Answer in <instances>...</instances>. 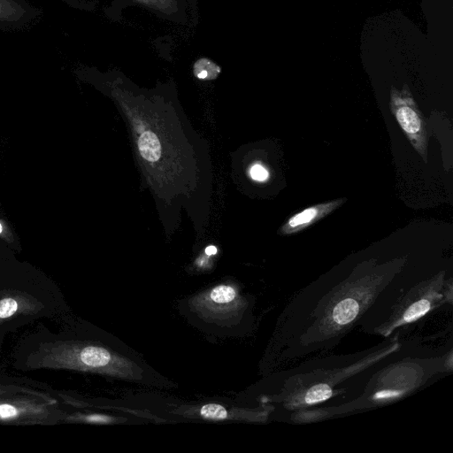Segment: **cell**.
Returning <instances> with one entry per match:
<instances>
[{
  "instance_id": "9c48e42d",
  "label": "cell",
  "mask_w": 453,
  "mask_h": 453,
  "mask_svg": "<svg viewBox=\"0 0 453 453\" xmlns=\"http://www.w3.org/2000/svg\"><path fill=\"white\" fill-rule=\"evenodd\" d=\"M235 297V291L232 287L220 285L212 289L211 298L215 303H225L231 302Z\"/></svg>"
},
{
  "instance_id": "7c38bea8",
  "label": "cell",
  "mask_w": 453,
  "mask_h": 453,
  "mask_svg": "<svg viewBox=\"0 0 453 453\" xmlns=\"http://www.w3.org/2000/svg\"><path fill=\"white\" fill-rule=\"evenodd\" d=\"M0 237L6 242L12 244L14 238L7 226L0 219Z\"/></svg>"
},
{
  "instance_id": "6da1fadb",
  "label": "cell",
  "mask_w": 453,
  "mask_h": 453,
  "mask_svg": "<svg viewBox=\"0 0 453 453\" xmlns=\"http://www.w3.org/2000/svg\"><path fill=\"white\" fill-rule=\"evenodd\" d=\"M66 312L60 288L47 276L27 268L0 269V331L9 334Z\"/></svg>"
},
{
  "instance_id": "4fadbf2b",
  "label": "cell",
  "mask_w": 453,
  "mask_h": 453,
  "mask_svg": "<svg viewBox=\"0 0 453 453\" xmlns=\"http://www.w3.org/2000/svg\"><path fill=\"white\" fill-rule=\"evenodd\" d=\"M205 253L209 256L211 255H215L217 253V249L215 246H208L206 249H205Z\"/></svg>"
},
{
  "instance_id": "30bf717a",
  "label": "cell",
  "mask_w": 453,
  "mask_h": 453,
  "mask_svg": "<svg viewBox=\"0 0 453 453\" xmlns=\"http://www.w3.org/2000/svg\"><path fill=\"white\" fill-rule=\"evenodd\" d=\"M201 415L210 419H224L227 416L226 409L216 403H208L202 407Z\"/></svg>"
},
{
  "instance_id": "8992f818",
  "label": "cell",
  "mask_w": 453,
  "mask_h": 453,
  "mask_svg": "<svg viewBox=\"0 0 453 453\" xmlns=\"http://www.w3.org/2000/svg\"><path fill=\"white\" fill-rule=\"evenodd\" d=\"M346 200L340 198L307 207L288 218L279 229V234L288 235L299 233L335 211Z\"/></svg>"
},
{
  "instance_id": "277c9868",
  "label": "cell",
  "mask_w": 453,
  "mask_h": 453,
  "mask_svg": "<svg viewBox=\"0 0 453 453\" xmlns=\"http://www.w3.org/2000/svg\"><path fill=\"white\" fill-rule=\"evenodd\" d=\"M391 112L409 142L422 159L427 161V131L426 120L407 84L398 89L392 87L389 94Z\"/></svg>"
},
{
  "instance_id": "9a60e30c",
  "label": "cell",
  "mask_w": 453,
  "mask_h": 453,
  "mask_svg": "<svg viewBox=\"0 0 453 453\" xmlns=\"http://www.w3.org/2000/svg\"><path fill=\"white\" fill-rule=\"evenodd\" d=\"M65 1H68V0H65Z\"/></svg>"
},
{
  "instance_id": "3957f363",
  "label": "cell",
  "mask_w": 453,
  "mask_h": 453,
  "mask_svg": "<svg viewBox=\"0 0 453 453\" xmlns=\"http://www.w3.org/2000/svg\"><path fill=\"white\" fill-rule=\"evenodd\" d=\"M65 417L58 389L0 367L1 425L56 426L63 424Z\"/></svg>"
},
{
  "instance_id": "5b68a950",
  "label": "cell",
  "mask_w": 453,
  "mask_h": 453,
  "mask_svg": "<svg viewBox=\"0 0 453 453\" xmlns=\"http://www.w3.org/2000/svg\"><path fill=\"white\" fill-rule=\"evenodd\" d=\"M441 282L440 277L424 287L418 286L417 291L412 290L411 303L398 305L397 311L392 313L389 323L384 326L381 334H390L395 327L412 323L431 311L434 304L440 303L443 297L440 293Z\"/></svg>"
},
{
  "instance_id": "52a82bcc",
  "label": "cell",
  "mask_w": 453,
  "mask_h": 453,
  "mask_svg": "<svg viewBox=\"0 0 453 453\" xmlns=\"http://www.w3.org/2000/svg\"><path fill=\"white\" fill-rule=\"evenodd\" d=\"M42 15V11L26 0H0V29L27 27Z\"/></svg>"
},
{
  "instance_id": "8fae6325",
  "label": "cell",
  "mask_w": 453,
  "mask_h": 453,
  "mask_svg": "<svg viewBox=\"0 0 453 453\" xmlns=\"http://www.w3.org/2000/svg\"><path fill=\"white\" fill-rule=\"evenodd\" d=\"M250 176L255 180L263 181L268 178V172L260 165H255L250 169Z\"/></svg>"
},
{
  "instance_id": "5bb4252c",
  "label": "cell",
  "mask_w": 453,
  "mask_h": 453,
  "mask_svg": "<svg viewBox=\"0 0 453 453\" xmlns=\"http://www.w3.org/2000/svg\"><path fill=\"white\" fill-rule=\"evenodd\" d=\"M6 334H7L5 332L0 331V350L2 349V345H3V342L4 341Z\"/></svg>"
},
{
  "instance_id": "ba28073f",
  "label": "cell",
  "mask_w": 453,
  "mask_h": 453,
  "mask_svg": "<svg viewBox=\"0 0 453 453\" xmlns=\"http://www.w3.org/2000/svg\"><path fill=\"white\" fill-rule=\"evenodd\" d=\"M138 147L142 157L150 162L157 161L161 155V146L157 136L147 131L141 134Z\"/></svg>"
},
{
  "instance_id": "7a4b0ae2",
  "label": "cell",
  "mask_w": 453,
  "mask_h": 453,
  "mask_svg": "<svg viewBox=\"0 0 453 453\" xmlns=\"http://www.w3.org/2000/svg\"><path fill=\"white\" fill-rule=\"evenodd\" d=\"M384 285L382 276H366L353 283L340 284L330 292L331 298L320 299L325 304L319 302L304 319L287 324V330L299 326L289 335L296 334V341H305L303 348L313 350L316 342H325V347L326 341L340 340L354 326Z\"/></svg>"
}]
</instances>
